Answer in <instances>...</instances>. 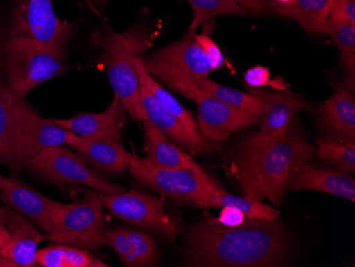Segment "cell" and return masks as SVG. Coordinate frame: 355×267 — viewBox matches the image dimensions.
<instances>
[{"label":"cell","instance_id":"e0dca14e","mask_svg":"<svg viewBox=\"0 0 355 267\" xmlns=\"http://www.w3.org/2000/svg\"><path fill=\"white\" fill-rule=\"evenodd\" d=\"M128 111L121 101L114 96L107 110L101 113H81L55 123L65 130L79 137H107L121 143V131L127 123Z\"/></svg>","mask_w":355,"mask_h":267},{"label":"cell","instance_id":"7c38bea8","mask_svg":"<svg viewBox=\"0 0 355 267\" xmlns=\"http://www.w3.org/2000/svg\"><path fill=\"white\" fill-rule=\"evenodd\" d=\"M141 99L148 121L162 131L171 142L189 155H209L218 150V143L209 141L198 129L189 127L180 117L159 103L141 85Z\"/></svg>","mask_w":355,"mask_h":267},{"label":"cell","instance_id":"b9f144b4","mask_svg":"<svg viewBox=\"0 0 355 267\" xmlns=\"http://www.w3.org/2000/svg\"><path fill=\"white\" fill-rule=\"evenodd\" d=\"M7 216V207L0 206V224H5Z\"/></svg>","mask_w":355,"mask_h":267},{"label":"cell","instance_id":"8992f818","mask_svg":"<svg viewBox=\"0 0 355 267\" xmlns=\"http://www.w3.org/2000/svg\"><path fill=\"white\" fill-rule=\"evenodd\" d=\"M81 191L85 194L81 200L57 203L53 230L46 238L78 248L99 250L105 245L103 203L96 193Z\"/></svg>","mask_w":355,"mask_h":267},{"label":"cell","instance_id":"60d3db41","mask_svg":"<svg viewBox=\"0 0 355 267\" xmlns=\"http://www.w3.org/2000/svg\"><path fill=\"white\" fill-rule=\"evenodd\" d=\"M0 266L16 267L17 265H16L15 263L12 262L11 260H8L5 257L0 255Z\"/></svg>","mask_w":355,"mask_h":267},{"label":"cell","instance_id":"7a4b0ae2","mask_svg":"<svg viewBox=\"0 0 355 267\" xmlns=\"http://www.w3.org/2000/svg\"><path fill=\"white\" fill-rule=\"evenodd\" d=\"M316 148L291 123L288 128L251 133L237 149L235 169L245 196L280 207L293 171Z\"/></svg>","mask_w":355,"mask_h":267},{"label":"cell","instance_id":"d590c367","mask_svg":"<svg viewBox=\"0 0 355 267\" xmlns=\"http://www.w3.org/2000/svg\"><path fill=\"white\" fill-rule=\"evenodd\" d=\"M271 73L268 67H257L247 71L245 74V81L248 87H264L270 85Z\"/></svg>","mask_w":355,"mask_h":267},{"label":"cell","instance_id":"d4e9b609","mask_svg":"<svg viewBox=\"0 0 355 267\" xmlns=\"http://www.w3.org/2000/svg\"><path fill=\"white\" fill-rule=\"evenodd\" d=\"M289 17L306 31L326 33L330 19L329 0H295Z\"/></svg>","mask_w":355,"mask_h":267},{"label":"cell","instance_id":"6da1fadb","mask_svg":"<svg viewBox=\"0 0 355 267\" xmlns=\"http://www.w3.org/2000/svg\"><path fill=\"white\" fill-rule=\"evenodd\" d=\"M291 234L276 221L248 219L225 226L203 219L185 236L184 266L275 267L288 263Z\"/></svg>","mask_w":355,"mask_h":267},{"label":"cell","instance_id":"8d00e7d4","mask_svg":"<svg viewBox=\"0 0 355 267\" xmlns=\"http://www.w3.org/2000/svg\"><path fill=\"white\" fill-rule=\"evenodd\" d=\"M217 221L225 226H239L246 221V216L239 209L233 207H223Z\"/></svg>","mask_w":355,"mask_h":267},{"label":"cell","instance_id":"ac0fdd59","mask_svg":"<svg viewBox=\"0 0 355 267\" xmlns=\"http://www.w3.org/2000/svg\"><path fill=\"white\" fill-rule=\"evenodd\" d=\"M67 145L94 169L107 174L123 173L129 169L132 157L121 143L107 137H83L73 133Z\"/></svg>","mask_w":355,"mask_h":267},{"label":"cell","instance_id":"836d02e7","mask_svg":"<svg viewBox=\"0 0 355 267\" xmlns=\"http://www.w3.org/2000/svg\"><path fill=\"white\" fill-rule=\"evenodd\" d=\"M196 40L203 53H205L207 59H209V63L212 65L214 71L215 69H220V67L225 65L223 53H221L218 46L216 45V43L211 39V37L207 33H203L201 35H197L196 33Z\"/></svg>","mask_w":355,"mask_h":267},{"label":"cell","instance_id":"f35d334b","mask_svg":"<svg viewBox=\"0 0 355 267\" xmlns=\"http://www.w3.org/2000/svg\"><path fill=\"white\" fill-rule=\"evenodd\" d=\"M272 11L278 12L283 17H288L294 6L295 0H270Z\"/></svg>","mask_w":355,"mask_h":267},{"label":"cell","instance_id":"2e32d148","mask_svg":"<svg viewBox=\"0 0 355 267\" xmlns=\"http://www.w3.org/2000/svg\"><path fill=\"white\" fill-rule=\"evenodd\" d=\"M14 114L31 149L32 157L44 149L65 146L73 135L60 127L55 121L41 117L26 98L16 101Z\"/></svg>","mask_w":355,"mask_h":267},{"label":"cell","instance_id":"9c48e42d","mask_svg":"<svg viewBox=\"0 0 355 267\" xmlns=\"http://www.w3.org/2000/svg\"><path fill=\"white\" fill-rule=\"evenodd\" d=\"M76 24L61 21L53 0H16L5 37H21L53 51H65Z\"/></svg>","mask_w":355,"mask_h":267},{"label":"cell","instance_id":"d6a6232c","mask_svg":"<svg viewBox=\"0 0 355 267\" xmlns=\"http://www.w3.org/2000/svg\"><path fill=\"white\" fill-rule=\"evenodd\" d=\"M35 263L43 267H69L61 243L37 249Z\"/></svg>","mask_w":355,"mask_h":267},{"label":"cell","instance_id":"8fae6325","mask_svg":"<svg viewBox=\"0 0 355 267\" xmlns=\"http://www.w3.org/2000/svg\"><path fill=\"white\" fill-rule=\"evenodd\" d=\"M189 99L198 107V130L214 143L223 142L233 133L249 128L261 119V115L231 107L200 89L191 94Z\"/></svg>","mask_w":355,"mask_h":267},{"label":"cell","instance_id":"52a82bcc","mask_svg":"<svg viewBox=\"0 0 355 267\" xmlns=\"http://www.w3.org/2000/svg\"><path fill=\"white\" fill-rule=\"evenodd\" d=\"M129 171L133 178L155 192L168 197L180 205L200 208L214 190L223 189L220 184L207 182L184 169H167L153 164L147 158L131 157Z\"/></svg>","mask_w":355,"mask_h":267},{"label":"cell","instance_id":"5b68a950","mask_svg":"<svg viewBox=\"0 0 355 267\" xmlns=\"http://www.w3.org/2000/svg\"><path fill=\"white\" fill-rule=\"evenodd\" d=\"M146 42L137 33L101 37L98 45L103 49V61L115 96L135 121H148L141 99V83L135 58L143 51Z\"/></svg>","mask_w":355,"mask_h":267},{"label":"cell","instance_id":"4fadbf2b","mask_svg":"<svg viewBox=\"0 0 355 267\" xmlns=\"http://www.w3.org/2000/svg\"><path fill=\"white\" fill-rule=\"evenodd\" d=\"M0 200L7 208L25 215L46 235L53 230V214L58 201L51 200L17 178L0 175Z\"/></svg>","mask_w":355,"mask_h":267},{"label":"cell","instance_id":"cb8c5ba5","mask_svg":"<svg viewBox=\"0 0 355 267\" xmlns=\"http://www.w3.org/2000/svg\"><path fill=\"white\" fill-rule=\"evenodd\" d=\"M135 63L141 87H145L159 103H162L169 111L180 117L189 127L193 129H198V123H197V121L193 117V115L191 114V111L187 110V107H183L179 103V101H177L166 89L162 87V85H159L155 80V78L148 73L146 67L144 65L143 59L137 55L135 58Z\"/></svg>","mask_w":355,"mask_h":267},{"label":"cell","instance_id":"1f68e13d","mask_svg":"<svg viewBox=\"0 0 355 267\" xmlns=\"http://www.w3.org/2000/svg\"><path fill=\"white\" fill-rule=\"evenodd\" d=\"M64 257L69 267H107L98 259L94 258L87 249L78 248L71 245L62 244Z\"/></svg>","mask_w":355,"mask_h":267},{"label":"cell","instance_id":"7bdbcfd3","mask_svg":"<svg viewBox=\"0 0 355 267\" xmlns=\"http://www.w3.org/2000/svg\"><path fill=\"white\" fill-rule=\"evenodd\" d=\"M96 1H98V3H105L107 1H109V0H96Z\"/></svg>","mask_w":355,"mask_h":267},{"label":"cell","instance_id":"3957f363","mask_svg":"<svg viewBox=\"0 0 355 267\" xmlns=\"http://www.w3.org/2000/svg\"><path fill=\"white\" fill-rule=\"evenodd\" d=\"M65 51L21 37H0V79L14 101L26 98L42 83L65 71Z\"/></svg>","mask_w":355,"mask_h":267},{"label":"cell","instance_id":"ee69618b","mask_svg":"<svg viewBox=\"0 0 355 267\" xmlns=\"http://www.w3.org/2000/svg\"><path fill=\"white\" fill-rule=\"evenodd\" d=\"M329 1H330V0H329Z\"/></svg>","mask_w":355,"mask_h":267},{"label":"cell","instance_id":"277c9868","mask_svg":"<svg viewBox=\"0 0 355 267\" xmlns=\"http://www.w3.org/2000/svg\"><path fill=\"white\" fill-rule=\"evenodd\" d=\"M155 80L175 93L189 98L214 71L196 40V31L189 33L175 43L157 49L143 60Z\"/></svg>","mask_w":355,"mask_h":267},{"label":"cell","instance_id":"f546056e","mask_svg":"<svg viewBox=\"0 0 355 267\" xmlns=\"http://www.w3.org/2000/svg\"><path fill=\"white\" fill-rule=\"evenodd\" d=\"M132 246L133 255L139 266H157L159 264V249L150 235L135 229L121 227Z\"/></svg>","mask_w":355,"mask_h":267},{"label":"cell","instance_id":"30bf717a","mask_svg":"<svg viewBox=\"0 0 355 267\" xmlns=\"http://www.w3.org/2000/svg\"><path fill=\"white\" fill-rule=\"evenodd\" d=\"M97 195L103 206L115 217L157 233L168 242H175L179 229L167 214L161 199L137 190L119 194L97 193Z\"/></svg>","mask_w":355,"mask_h":267},{"label":"cell","instance_id":"44dd1931","mask_svg":"<svg viewBox=\"0 0 355 267\" xmlns=\"http://www.w3.org/2000/svg\"><path fill=\"white\" fill-rule=\"evenodd\" d=\"M319 126L344 144H354L355 97L348 85H340L317 111Z\"/></svg>","mask_w":355,"mask_h":267},{"label":"cell","instance_id":"ba28073f","mask_svg":"<svg viewBox=\"0 0 355 267\" xmlns=\"http://www.w3.org/2000/svg\"><path fill=\"white\" fill-rule=\"evenodd\" d=\"M27 167L37 178L61 189L67 185H83L103 194L125 192L121 185L97 176L80 155L64 146L40 151L30 159Z\"/></svg>","mask_w":355,"mask_h":267},{"label":"cell","instance_id":"d6986e66","mask_svg":"<svg viewBox=\"0 0 355 267\" xmlns=\"http://www.w3.org/2000/svg\"><path fill=\"white\" fill-rule=\"evenodd\" d=\"M145 128V150L146 158L153 164L167 169H184L191 171L207 182L220 184L193 160L191 155L177 146L175 143L157 129L150 121H144Z\"/></svg>","mask_w":355,"mask_h":267},{"label":"cell","instance_id":"7402d4cb","mask_svg":"<svg viewBox=\"0 0 355 267\" xmlns=\"http://www.w3.org/2000/svg\"><path fill=\"white\" fill-rule=\"evenodd\" d=\"M6 228L10 239L0 249V255L11 260L17 266H33L35 263L37 246L43 241L44 235L35 228L21 213L7 208Z\"/></svg>","mask_w":355,"mask_h":267},{"label":"cell","instance_id":"5bb4252c","mask_svg":"<svg viewBox=\"0 0 355 267\" xmlns=\"http://www.w3.org/2000/svg\"><path fill=\"white\" fill-rule=\"evenodd\" d=\"M15 103L0 79V164L6 165L13 174H21L32 158V153L16 121Z\"/></svg>","mask_w":355,"mask_h":267},{"label":"cell","instance_id":"484cf974","mask_svg":"<svg viewBox=\"0 0 355 267\" xmlns=\"http://www.w3.org/2000/svg\"><path fill=\"white\" fill-rule=\"evenodd\" d=\"M199 89L231 107L245 110L253 114L262 115L263 105L260 99L248 92H241L232 87L219 85L207 78L199 85Z\"/></svg>","mask_w":355,"mask_h":267},{"label":"cell","instance_id":"f1b7e54d","mask_svg":"<svg viewBox=\"0 0 355 267\" xmlns=\"http://www.w3.org/2000/svg\"><path fill=\"white\" fill-rule=\"evenodd\" d=\"M317 155L324 162L332 164L345 173L354 174V144H344L327 139H316Z\"/></svg>","mask_w":355,"mask_h":267},{"label":"cell","instance_id":"74e56055","mask_svg":"<svg viewBox=\"0 0 355 267\" xmlns=\"http://www.w3.org/2000/svg\"><path fill=\"white\" fill-rule=\"evenodd\" d=\"M233 3L244 8L248 13H264L272 10L270 0H232Z\"/></svg>","mask_w":355,"mask_h":267},{"label":"cell","instance_id":"e575fe53","mask_svg":"<svg viewBox=\"0 0 355 267\" xmlns=\"http://www.w3.org/2000/svg\"><path fill=\"white\" fill-rule=\"evenodd\" d=\"M330 19L332 21L355 24V0H330Z\"/></svg>","mask_w":355,"mask_h":267},{"label":"cell","instance_id":"83f0119b","mask_svg":"<svg viewBox=\"0 0 355 267\" xmlns=\"http://www.w3.org/2000/svg\"><path fill=\"white\" fill-rule=\"evenodd\" d=\"M193 9V21L189 30L196 31L197 28L209 19L225 15H246L244 8L239 7L232 0H187Z\"/></svg>","mask_w":355,"mask_h":267},{"label":"cell","instance_id":"ffe728a7","mask_svg":"<svg viewBox=\"0 0 355 267\" xmlns=\"http://www.w3.org/2000/svg\"><path fill=\"white\" fill-rule=\"evenodd\" d=\"M247 92L260 99L263 105L260 131L271 132L288 128L295 115L311 105L299 94L276 92L265 87H248Z\"/></svg>","mask_w":355,"mask_h":267},{"label":"cell","instance_id":"4316f807","mask_svg":"<svg viewBox=\"0 0 355 267\" xmlns=\"http://www.w3.org/2000/svg\"><path fill=\"white\" fill-rule=\"evenodd\" d=\"M327 33L332 37L334 45L340 49L343 65L354 83L355 24L329 19Z\"/></svg>","mask_w":355,"mask_h":267},{"label":"cell","instance_id":"9a60e30c","mask_svg":"<svg viewBox=\"0 0 355 267\" xmlns=\"http://www.w3.org/2000/svg\"><path fill=\"white\" fill-rule=\"evenodd\" d=\"M317 191L355 200V180L348 173L324 169L303 161L293 171L286 191Z\"/></svg>","mask_w":355,"mask_h":267},{"label":"cell","instance_id":"603a6c76","mask_svg":"<svg viewBox=\"0 0 355 267\" xmlns=\"http://www.w3.org/2000/svg\"><path fill=\"white\" fill-rule=\"evenodd\" d=\"M233 207L244 213L248 219H262V221H277L280 217V211L265 205L263 201L239 197L228 194L223 189L214 190L212 195L201 203L200 209L223 208Z\"/></svg>","mask_w":355,"mask_h":267},{"label":"cell","instance_id":"4dcf8cb0","mask_svg":"<svg viewBox=\"0 0 355 267\" xmlns=\"http://www.w3.org/2000/svg\"><path fill=\"white\" fill-rule=\"evenodd\" d=\"M103 235L105 245L114 249L117 256L119 257L121 262L125 266L137 267V261L135 255H133L130 241L128 239L127 234L121 227L113 229V230H105L103 229Z\"/></svg>","mask_w":355,"mask_h":267},{"label":"cell","instance_id":"ab89813d","mask_svg":"<svg viewBox=\"0 0 355 267\" xmlns=\"http://www.w3.org/2000/svg\"><path fill=\"white\" fill-rule=\"evenodd\" d=\"M10 233L5 225L0 224V249L5 246L6 243L9 241Z\"/></svg>","mask_w":355,"mask_h":267}]
</instances>
